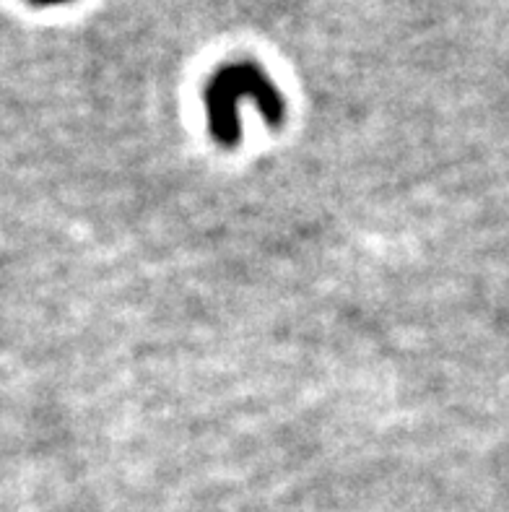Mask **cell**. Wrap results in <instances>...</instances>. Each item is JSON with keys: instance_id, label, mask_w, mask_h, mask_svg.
<instances>
[{"instance_id": "1", "label": "cell", "mask_w": 509, "mask_h": 512, "mask_svg": "<svg viewBox=\"0 0 509 512\" xmlns=\"http://www.w3.org/2000/svg\"><path fill=\"white\" fill-rule=\"evenodd\" d=\"M242 99H252L258 104L265 123L273 128L284 123V97L271 84V78L265 76L258 65H226L219 73H213L206 86L208 128H211L213 141L226 149L242 141V120H239Z\"/></svg>"}]
</instances>
